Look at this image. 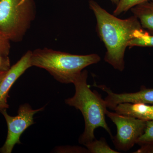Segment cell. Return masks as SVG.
Wrapping results in <instances>:
<instances>
[{
  "label": "cell",
  "mask_w": 153,
  "mask_h": 153,
  "mask_svg": "<svg viewBox=\"0 0 153 153\" xmlns=\"http://www.w3.org/2000/svg\"><path fill=\"white\" fill-rule=\"evenodd\" d=\"M91 153H119L111 149L108 144L106 140L103 137H101L99 140L96 139L84 145Z\"/></svg>",
  "instance_id": "30bf717a"
},
{
  "label": "cell",
  "mask_w": 153,
  "mask_h": 153,
  "mask_svg": "<svg viewBox=\"0 0 153 153\" xmlns=\"http://www.w3.org/2000/svg\"><path fill=\"white\" fill-rule=\"evenodd\" d=\"M44 107L34 110L28 103L22 104L19 107L18 114L11 116L7 113V109L1 110L0 112L5 119L7 126V135L5 142L0 148V153H11L16 144H21L20 137L22 134L29 127L35 123L34 115L44 110Z\"/></svg>",
  "instance_id": "8992f818"
},
{
  "label": "cell",
  "mask_w": 153,
  "mask_h": 153,
  "mask_svg": "<svg viewBox=\"0 0 153 153\" xmlns=\"http://www.w3.org/2000/svg\"><path fill=\"white\" fill-rule=\"evenodd\" d=\"M87 78L88 71L82 70L73 82L75 89L74 95L65 100L66 104L79 110L83 115L85 129L79 137V143L83 145L96 139L94 131L98 128H104L111 138L113 137L105 120L108 110L105 102L97 91L91 90Z\"/></svg>",
  "instance_id": "7a4b0ae2"
},
{
  "label": "cell",
  "mask_w": 153,
  "mask_h": 153,
  "mask_svg": "<svg viewBox=\"0 0 153 153\" xmlns=\"http://www.w3.org/2000/svg\"><path fill=\"white\" fill-rule=\"evenodd\" d=\"M131 10L138 19L143 29L150 35H153V0L137 5Z\"/></svg>",
  "instance_id": "9c48e42d"
},
{
  "label": "cell",
  "mask_w": 153,
  "mask_h": 153,
  "mask_svg": "<svg viewBox=\"0 0 153 153\" xmlns=\"http://www.w3.org/2000/svg\"><path fill=\"white\" fill-rule=\"evenodd\" d=\"M139 149L134 152L135 153H153V144L140 146Z\"/></svg>",
  "instance_id": "ac0fdd59"
},
{
  "label": "cell",
  "mask_w": 153,
  "mask_h": 153,
  "mask_svg": "<svg viewBox=\"0 0 153 153\" xmlns=\"http://www.w3.org/2000/svg\"><path fill=\"white\" fill-rule=\"evenodd\" d=\"M136 144L140 146L153 144V120L146 121L144 131L139 138Z\"/></svg>",
  "instance_id": "7c38bea8"
},
{
  "label": "cell",
  "mask_w": 153,
  "mask_h": 153,
  "mask_svg": "<svg viewBox=\"0 0 153 153\" xmlns=\"http://www.w3.org/2000/svg\"><path fill=\"white\" fill-rule=\"evenodd\" d=\"M10 67V58L3 55L0 48V72L7 71Z\"/></svg>",
  "instance_id": "2e32d148"
},
{
  "label": "cell",
  "mask_w": 153,
  "mask_h": 153,
  "mask_svg": "<svg viewBox=\"0 0 153 153\" xmlns=\"http://www.w3.org/2000/svg\"><path fill=\"white\" fill-rule=\"evenodd\" d=\"M32 51H28L22 58L6 71L0 81V111L9 108L7 99L11 87L14 83L30 67Z\"/></svg>",
  "instance_id": "52a82bcc"
},
{
  "label": "cell",
  "mask_w": 153,
  "mask_h": 153,
  "mask_svg": "<svg viewBox=\"0 0 153 153\" xmlns=\"http://www.w3.org/2000/svg\"><path fill=\"white\" fill-rule=\"evenodd\" d=\"M6 72V71H5V72H0V81H1V79L3 78L4 75Z\"/></svg>",
  "instance_id": "ffe728a7"
},
{
  "label": "cell",
  "mask_w": 153,
  "mask_h": 153,
  "mask_svg": "<svg viewBox=\"0 0 153 153\" xmlns=\"http://www.w3.org/2000/svg\"><path fill=\"white\" fill-rule=\"evenodd\" d=\"M0 48L3 55L8 56L10 49V41L0 33Z\"/></svg>",
  "instance_id": "9a60e30c"
},
{
  "label": "cell",
  "mask_w": 153,
  "mask_h": 153,
  "mask_svg": "<svg viewBox=\"0 0 153 153\" xmlns=\"http://www.w3.org/2000/svg\"><path fill=\"white\" fill-rule=\"evenodd\" d=\"M153 47V35L145 31L139 37L134 38L129 42L128 47Z\"/></svg>",
  "instance_id": "8fae6325"
},
{
  "label": "cell",
  "mask_w": 153,
  "mask_h": 153,
  "mask_svg": "<svg viewBox=\"0 0 153 153\" xmlns=\"http://www.w3.org/2000/svg\"><path fill=\"white\" fill-rule=\"evenodd\" d=\"M148 1L149 0H120L113 15L117 16L122 13L127 12L135 6Z\"/></svg>",
  "instance_id": "4fadbf2b"
},
{
  "label": "cell",
  "mask_w": 153,
  "mask_h": 153,
  "mask_svg": "<svg viewBox=\"0 0 153 153\" xmlns=\"http://www.w3.org/2000/svg\"><path fill=\"white\" fill-rule=\"evenodd\" d=\"M100 60L97 54L73 55L47 48L35 49L31 56L32 66L45 69L56 80L64 84L73 83L84 68Z\"/></svg>",
  "instance_id": "3957f363"
},
{
  "label": "cell",
  "mask_w": 153,
  "mask_h": 153,
  "mask_svg": "<svg viewBox=\"0 0 153 153\" xmlns=\"http://www.w3.org/2000/svg\"><path fill=\"white\" fill-rule=\"evenodd\" d=\"M89 8L97 20L96 30L106 49L104 60L120 71L125 68L124 55L129 42L145 31L134 16L120 19L110 14L93 0L89 1Z\"/></svg>",
  "instance_id": "6da1fadb"
},
{
  "label": "cell",
  "mask_w": 153,
  "mask_h": 153,
  "mask_svg": "<svg viewBox=\"0 0 153 153\" xmlns=\"http://www.w3.org/2000/svg\"><path fill=\"white\" fill-rule=\"evenodd\" d=\"M143 120H153V105H148L146 111L143 117Z\"/></svg>",
  "instance_id": "e0dca14e"
},
{
  "label": "cell",
  "mask_w": 153,
  "mask_h": 153,
  "mask_svg": "<svg viewBox=\"0 0 153 153\" xmlns=\"http://www.w3.org/2000/svg\"><path fill=\"white\" fill-rule=\"evenodd\" d=\"M56 152L61 153H89L87 149L77 146L60 147L56 149Z\"/></svg>",
  "instance_id": "5bb4252c"
},
{
  "label": "cell",
  "mask_w": 153,
  "mask_h": 153,
  "mask_svg": "<svg viewBox=\"0 0 153 153\" xmlns=\"http://www.w3.org/2000/svg\"><path fill=\"white\" fill-rule=\"evenodd\" d=\"M106 115L115 125L117 133L112 140L119 152H127L136 144L143 133L146 121L107 111Z\"/></svg>",
  "instance_id": "5b68a950"
},
{
  "label": "cell",
  "mask_w": 153,
  "mask_h": 153,
  "mask_svg": "<svg viewBox=\"0 0 153 153\" xmlns=\"http://www.w3.org/2000/svg\"><path fill=\"white\" fill-rule=\"evenodd\" d=\"M1 0H0V2H1Z\"/></svg>",
  "instance_id": "44dd1931"
},
{
  "label": "cell",
  "mask_w": 153,
  "mask_h": 153,
  "mask_svg": "<svg viewBox=\"0 0 153 153\" xmlns=\"http://www.w3.org/2000/svg\"><path fill=\"white\" fill-rule=\"evenodd\" d=\"M106 93L107 95L105 99L107 106L111 110L114 109L118 105L125 102L153 105V88L141 86L137 92L120 94L114 93L108 88Z\"/></svg>",
  "instance_id": "ba28073f"
},
{
  "label": "cell",
  "mask_w": 153,
  "mask_h": 153,
  "mask_svg": "<svg viewBox=\"0 0 153 153\" xmlns=\"http://www.w3.org/2000/svg\"><path fill=\"white\" fill-rule=\"evenodd\" d=\"M36 16L33 0H1L0 33L10 41L21 42Z\"/></svg>",
  "instance_id": "277c9868"
},
{
  "label": "cell",
  "mask_w": 153,
  "mask_h": 153,
  "mask_svg": "<svg viewBox=\"0 0 153 153\" xmlns=\"http://www.w3.org/2000/svg\"><path fill=\"white\" fill-rule=\"evenodd\" d=\"M111 2L113 4H114L116 5V6L117 5L120 1V0H111Z\"/></svg>",
  "instance_id": "d6986e66"
}]
</instances>
